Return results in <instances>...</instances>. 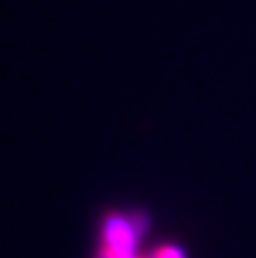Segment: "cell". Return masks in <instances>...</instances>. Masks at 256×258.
I'll list each match as a JSON object with an SVG mask.
<instances>
[{
	"label": "cell",
	"instance_id": "6da1fadb",
	"mask_svg": "<svg viewBox=\"0 0 256 258\" xmlns=\"http://www.w3.org/2000/svg\"><path fill=\"white\" fill-rule=\"evenodd\" d=\"M153 258H183V252L175 246H161L155 250Z\"/></svg>",
	"mask_w": 256,
	"mask_h": 258
}]
</instances>
